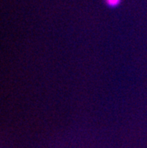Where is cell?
<instances>
[{
  "mask_svg": "<svg viewBox=\"0 0 147 148\" xmlns=\"http://www.w3.org/2000/svg\"><path fill=\"white\" fill-rule=\"evenodd\" d=\"M105 1H106V3L108 5L111 6V7L117 6L121 2V0H105Z\"/></svg>",
  "mask_w": 147,
  "mask_h": 148,
  "instance_id": "6da1fadb",
  "label": "cell"
}]
</instances>
